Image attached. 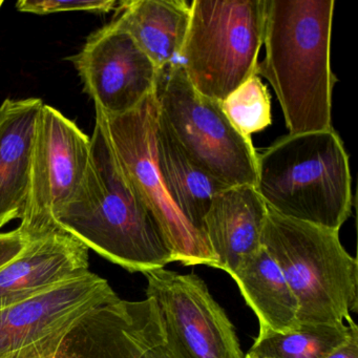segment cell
I'll return each instance as SVG.
<instances>
[{
	"mask_svg": "<svg viewBox=\"0 0 358 358\" xmlns=\"http://www.w3.org/2000/svg\"><path fill=\"white\" fill-rule=\"evenodd\" d=\"M55 226L129 272L143 274L173 262L162 228L117 159L99 108L85 176Z\"/></svg>",
	"mask_w": 358,
	"mask_h": 358,
	"instance_id": "6da1fadb",
	"label": "cell"
},
{
	"mask_svg": "<svg viewBox=\"0 0 358 358\" xmlns=\"http://www.w3.org/2000/svg\"><path fill=\"white\" fill-rule=\"evenodd\" d=\"M334 0H266L257 76L273 87L289 135L332 129Z\"/></svg>",
	"mask_w": 358,
	"mask_h": 358,
	"instance_id": "7a4b0ae2",
	"label": "cell"
},
{
	"mask_svg": "<svg viewBox=\"0 0 358 358\" xmlns=\"http://www.w3.org/2000/svg\"><path fill=\"white\" fill-rule=\"evenodd\" d=\"M255 189L268 209L338 230L353 208L349 156L334 129L288 135L257 155Z\"/></svg>",
	"mask_w": 358,
	"mask_h": 358,
	"instance_id": "3957f363",
	"label": "cell"
},
{
	"mask_svg": "<svg viewBox=\"0 0 358 358\" xmlns=\"http://www.w3.org/2000/svg\"><path fill=\"white\" fill-rule=\"evenodd\" d=\"M262 246L284 274L301 324H345L358 307V263L338 230L287 219L268 209Z\"/></svg>",
	"mask_w": 358,
	"mask_h": 358,
	"instance_id": "277c9868",
	"label": "cell"
},
{
	"mask_svg": "<svg viewBox=\"0 0 358 358\" xmlns=\"http://www.w3.org/2000/svg\"><path fill=\"white\" fill-rule=\"evenodd\" d=\"M266 0H194L179 64L192 87L222 102L257 75Z\"/></svg>",
	"mask_w": 358,
	"mask_h": 358,
	"instance_id": "5b68a950",
	"label": "cell"
},
{
	"mask_svg": "<svg viewBox=\"0 0 358 358\" xmlns=\"http://www.w3.org/2000/svg\"><path fill=\"white\" fill-rule=\"evenodd\" d=\"M159 116L186 154L223 185L257 183V152L230 122L221 102L205 97L179 62L159 71Z\"/></svg>",
	"mask_w": 358,
	"mask_h": 358,
	"instance_id": "8992f818",
	"label": "cell"
},
{
	"mask_svg": "<svg viewBox=\"0 0 358 358\" xmlns=\"http://www.w3.org/2000/svg\"><path fill=\"white\" fill-rule=\"evenodd\" d=\"M158 117L155 92L127 114L104 115L110 143L127 179L162 228L173 262L217 268L206 238L178 208L163 175L157 144Z\"/></svg>",
	"mask_w": 358,
	"mask_h": 358,
	"instance_id": "52a82bcc",
	"label": "cell"
},
{
	"mask_svg": "<svg viewBox=\"0 0 358 358\" xmlns=\"http://www.w3.org/2000/svg\"><path fill=\"white\" fill-rule=\"evenodd\" d=\"M91 138L43 104L37 117L26 208L20 229L30 241L58 230L56 215L76 194L89 162Z\"/></svg>",
	"mask_w": 358,
	"mask_h": 358,
	"instance_id": "ba28073f",
	"label": "cell"
},
{
	"mask_svg": "<svg viewBox=\"0 0 358 358\" xmlns=\"http://www.w3.org/2000/svg\"><path fill=\"white\" fill-rule=\"evenodd\" d=\"M143 275L173 358H245L234 324L202 278L165 268Z\"/></svg>",
	"mask_w": 358,
	"mask_h": 358,
	"instance_id": "9c48e42d",
	"label": "cell"
},
{
	"mask_svg": "<svg viewBox=\"0 0 358 358\" xmlns=\"http://www.w3.org/2000/svg\"><path fill=\"white\" fill-rule=\"evenodd\" d=\"M119 296L93 272L0 310V358H53L75 324Z\"/></svg>",
	"mask_w": 358,
	"mask_h": 358,
	"instance_id": "30bf717a",
	"label": "cell"
},
{
	"mask_svg": "<svg viewBox=\"0 0 358 358\" xmlns=\"http://www.w3.org/2000/svg\"><path fill=\"white\" fill-rule=\"evenodd\" d=\"M69 60L95 108L106 116L135 110L156 90L158 68L117 18L92 33Z\"/></svg>",
	"mask_w": 358,
	"mask_h": 358,
	"instance_id": "8fae6325",
	"label": "cell"
},
{
	"mask_svg": "<svg viewBox=\"0 0 358 358\" xmlns=\"http://www.w3.org/2000/svg\"><path fill=\"white\" fill-rule=\"evenodd\" d=\"M90 271V249L58 229L31 241L0 269V310L27 301Z\"/></svg>",
	"mask_w": 358,
	"mask_h": 358,
	"instance_id": "7c38bea8",
	"label": "cell"
},
{
	"mask_svg": "<svg viewBox=\"0 0 358 358\" xmlns=\"http://www.w3.org/2000/svg\"><path fill=\"white\" fill-rule=\"evenodd\" d=\"M268 207L255 186L220 190L203 220V234L217 259V269L231 275L240 262L262 247Z\"/></svg>",
	"mask_w": 358,
	"mask_h": 358,
	"instance_id": "4fadbf2b",
	"label": "cell"
},
{
	"mask_svg": "<svg viewBox=\"0 0 358 358\" xmlns=\"http://www.w3.org/2000/svg\"><path fill=\"white\" fill-rule=\"evenodd\" d=\"M39 98L7 99L0 106V229L22 220L30 179Z\"/></svg>",
	"mask_w": 358,
	"mask_h": 358,
	"instance_id": "5bb4252c",
	"label": "cell"
},
{
	"mask_svg": "<svg viewBox=\"0 0 358 358\" xmlns=\"http://www.w3.org/2000/svg\"><path fill=\"white\" fill-rule=\"evenodd\" d=\"M117 12V20L159 71L179 62L190 22L185 0L120 1Z\"/></svg>",
	"mask_w": 358,
	"mask_h": 358,
	"instance_id": "9a60e30c",
	"label": "cell"
},
{
	"mask_svg": "<svg viewBox=\"0 0 358 358\" xmlns=\"http://www.w3.org/2000/svg\"><path fill=\"white\" fill-rule=\"evenodd\" d=\"M230 276L259 318V331L286 333L299 328L296 299L263 246L245 257Z\"/></svg>",
	"mask_w": 358,
	"mask_h": 358,
	"instance_id": "2e32d148",
	"label": "cell"
},
{
	"mask_svg": "<svg viewBox=\"0 0 358 358\" xmlns=\"http://www.w3.org/2000/svg\"><path fill=\"white\" fill-rule=\"evenodd\" d=\"M159 162L178 208L203 234V220L213 196L227 186L196 164L158 117ZM204 236V234H203Z\"/></svg>",
	"mask_w": 358,
	"mask_h": 358,
	"instance_id": "e0dca14e",
	"label": "cell"
},
{
	"mask_svg": "<svg viewBox=\"0 0 358 358\" xmlns=\"http://www.w3.org/2000/svg\"><path fill=\"white\" fill-rule=\"evenodd\" d=\"M349 324H301L286 333L259 331L248 358H326L350 336Z\"/></svg>",
	"mask_w": 358,
	"mask_h": 358,
	"instance_id": "ac0fdd59",
	"label": "cell"
},
{
	"mask_svg": "<svg viewBox=\"0 0 358 358\" xmlns=\"http://www.w3.org/2000/svg\"><path fill=\"white\" fill-rule=\"evenodd\" d=\"M221 106L234 127L247 137L271 124V99L257 75L234 90Z\"/></svg>",
	"mask_w": 358,
	"mask_h": 358,
	"instance_id": "d6986e66",
	"label": "cell"
},
{
	"mask_svg": "<svg viewBox=\"0 0 358 358\" xmlns=\"http://www.w3.org/2000/svg\"><path fill=\"white\" fill-rule=\"evenodd\" d=\"M119 3L120 1L116 0H20L16 3V8L20 12L38 15L59 12L106 14L117 11Z\"/></svg>",
	"mask_w": 358,
	"mask_h": 358,
	"instance_id": "ffe728a7",
	"label": "cell"
},
{
	"mask_svg": "<svg viewBox=\"0 0 358 358\" xmlns=\"http://www.w3.org/2000/svg\"><path fill=\"white\" fill-rule=\"evenodd\" d=\"M30 242L20 228L0 232V269L18 257Z\"/></svg>",
	"mask_w": 358,
	"mask_h": 358,
	"instance_id": "44dd1931",
	"label": "cell"
},
{
	"mask_svg": "<svg viewBox=\"0 0 358 358\" xmlns=\"http://www.w3.org/2000/svg\"><path fill=\"white\" fill-rule=\"evenodd\" d=\"M326 358H358V327L354 324L350 336Z\"/></svg>",
	"mask_w": 358,
	"mask_h": 358,
	"instance_id": "7402d4cb",
	"label": "cell"
},
{
	"mask_svg": "<svg viewBox=\"0 0 358 358\" xmlns=\"http://www.w3.org/2000/svg\"><path fill=\"white\" fill-rule=\"evenodd\" d=\"M53 358H75L73 356L69 355V354L64 353V352H59L57 355L54 356Z\"/></svg>",
	"mask_w": 358,
	"mask_h": 358,
	"instance_id": "603a6c76",
	"label": "cell"
},
{
	"mask_svg": "<svg viewBox=\"0 0 358 358\" xmlns=\"http://www.w3.org/2000/svg\"><path fill=\"white\" fill-rule=\"evenodd\" d=\"M3 5V0H0V8Z\"/></svg>",
	"mask_w": 358,
	"mask_h": 358,
	"instance_id": "cb8c5ba5",
	"label": "cell"
},
{
	"mask_svg": "<svg viewBox=\"0 0 358 358\" xmlns=\"http://www.w3.org/2000/svg\"><path fill=\"white\" fill-rule=\"evenodd\" d=\"M245 358H248V357H247V356H245Z\"/></svg>",
	"mask_w": 358,
	"mask_h": 358,
	"instance_id": "d4e9b609",
	"label": "cell"
}]
</instances>
